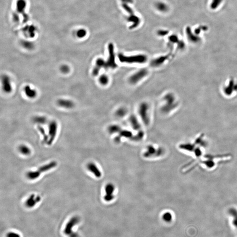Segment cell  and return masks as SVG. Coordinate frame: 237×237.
Wrapping results in <instances>:
<instances>
[{"mask_svg": "<svg viewBox=\"0 0 237 237\" xmlns=\"http://www.w3.org/2000/svg\"><path fill=\"white\" fill-rule=\"evenodd\" d=\"M119 61L121 63L126 64H144L147 60V57L144 54L126 55L120 53L118 55Z\"/></svg>", "mask_w": 237, "mask_h": 237, "instance_id": "1", "label": "cell"}, {"mask_svg": "<svg viewBox=\"0 0 237 237\" xmlns=\"http://www.w3.org/2000/svg\"><path fill=\"white\" fill-rule=\"evenodd\" d=\"M80 222V218L77 216H73L66 224L65 227L64 233L65 235L69 237H80L76 232H73V229Z\"/></svg>", "mask_w": 237, "mask_h": 237, "instance_id": "2", "label": "cell"}, {"mask_svg": "<svg viewBox=\"0 0 237 237\" xmlns=\"http://www.w3.org/2000/svg\"><path fill=\"white\" fill-rule=\"evenodd\" d=\"M164 100L165 104L161 109L164 113H169L176 107L177 104L176 98L175 96L171 93H168L164 96Z\"/></svg>", "mask_w": 237, "mask_h": 237, "instance_id": "3", "label": "cell"}, {"mask_svg": "<svg viewBox=\"0 0 237 237\" xmlns=\"http://www.w3.org/2000/svg\"><path fill=\"white\" fill-rule=\"evenodd\" d=\"M149 110V106L146 102H143L139 106L138 109L139 116L144 124L146 126H148L150 123Z\"/></svg>", "mask_w": 237, "mask_h": 237, "instance_id": "4", "label": "cell"}, {"mask_svg": "<svg viewBox=\"0 0 237 237\" xmlns=\"http://www.w3.org/2000/svg\"><path fill=\"white\" fill-rule=\"evenodd\" d=\"M164 151L162 147L156 148L152 145H147L146 150L144 153L143 156L145 158L158 157L161 156L164 154Z\"/></svg>", "mask_w": 237, "mask_h": 237, "instance_id": "5", "label": "cell"}, {"mask_svg": "<svg viewBox=\"0 0 237 237\" xmlns=\"http://www.w3.org/2000/svg\"><path fill=\"white\" fill-rule=\"evenodd\" d=\"M148 70L145 68L140 69L130 76L128 79L130 84L135 85L144 79L148 74Z\"/></svg>", "mask_w": 237, "mask_h": 237, "instance_id": "6", "label": "cell"}, {"mask_svg": "<svg viewBox=\"0 0 237 237\" xmlns=\"http://www.w3.org/2000/svg\"><path fill=\"white\" fill-rule=\"evenodd\" d=\"M109 57L106 62L107 68L114 69L117 67L116 62V56L114 51V46L113 43H110L108 46Z\"/></svg>", "mask_w": 237, "mask_h": 237, "instance_id": "7", "label": "cell"}, {"mask_svg": "<svg viewBox=\"0 0 237 237\" xmlns=\"http://www.w3.org/2000/svg\"><path fill=\"white\" fill-rule=\"evenodd\" d=\"M58 128V124L55 121H52L49 123L48 133V140L47 144L48 145H51L54 142L57 135Z\"/></svg>", "mask_w": 237, "mask_h": 237, "instance_id": "8", "label": "cell"}, {"mask_svg": "<svg viewBox=\"0 0 237 237\" xmlns=\"http://www.w3.org/2000/svg\"><path fill=\"white\" fill-rule=\"evenodd\" d=\"M27 6V2L26 0H17L16 3V12L23 16V23H26L29 21V17L25 12Z\"/></svg>", "mask_w": 237, "mask_h": 237, "instance_id": "9", "label": "cell"}, {"mask_svg": "<svg viewBox=\"0 0 237 237\" xmlns=\"http://www.w3.org/2000/svg\"><path fill=\"white\" fill-rule=\"evenodd\" d=\"M115 191V186L111 183H107L105 187V195H104V200L107 202H111L115 198L114 192Z\"/></svg>", "mask_w": 237, "mask_h": 237, "instance_id": "10", "label": "cell"}, {"mask_svg": "<svg viewBox=\"0 0 237 237\" xmlns=\"http://www.w3.org/2000/svg\"><path fill=\"white\" fill-rule=\"evenodd\" d=\"M24 35L26 37H34L37 31V28L34 25H28L23 27L22 29Z\"/></svg>", "mask_w": 237, "mask_h": 237, "instance_id": "11", "label": "cell"}, {"mask_svg": "<svg viewBox=\"0 0 237 237\" xmlns=\"http://www.w3.org/2000/svg\"><path fill=\"white\" fill-rule=\"evenodd\" d=\"M87 170L92 173L97 178H100L102 177V173L98 166L93 162H90L87 165Z\"/></svg>", "mask_w": 237, "mask_h": 237, "instance_id": "12", "label": "cell"}, {"mask_svg": "<svg viewBox=\"0 0 237 237\" xmlns=\"http://www.w3.org/2000/svg\"><path fill=\"white\" fill-rule=\"evenodd\" d=\"M41 200V197L39 195L36 194H31L28 198L26 199L25 204L26 206L28 208H32L34 207Z\"/></svg>", "mask_w": 237, "mask_h": 237, "instance_id": "13", "label": "cell"}, {"mask_svg": "<svg viewBox=\"0 0 237 237\" xmlns=\"http://www.w3.org/2000/svg\"><path fill=\"white\" fill-rule=\"evenodd\" d=\"M128 23H131L132 25L129 27L131 29H134L138 27L141 23V19L140 17L136 15L135 14L129 15L127 18Z\"/></svg>", "mask_w": 237, "mask_h": 237, "instance_id": "14", "label": "cell"}, {"mask_svg": "<svg viewBox=\"0 0 237 237\" xmlns=\"http://www.w3.org/2000/svg\"><path fill=\"white\" fill-rule=\"evenodd\" d=\"M107 68L106 62L101 58H99L96 61V65L92 71V74L96 76L100 72L101 68Z\"/></svg>", "mask_w": 237, "mask_h": 237, "instance_id": "15", "label": "cell"}, {"mask_svg": "<svg viewBox=\"0 0 237 237\" xmlns=\"http://www.w3.org/2000/svg\"><path fill=\"white\" fill-rule=\"evenodd\" d=\"M3 89L6 93H10L12 90L11 80L8 76L4 75L2 78Z\"/></svg>", "mask_w": 237, "mask_h": 237, "instance_id": "16", "label": "cell"}, {"mask_svg": "<svg viewBox=\"0 0 237 237\" xmlns=\"http://www.w3.org/2000/svg\"><path fill=\"white\" fill-rule=\"evenodd\" d=\"M129 123L131 128L134 131H140L141 130V123L134 115H131L129 118Z\"/></svg>", "mask_w": 237, "mask_h": 237, "instance_id": "17", "label": "cell"}, {"mask_svg": "<svg viewBox=\"0 0 237 237\" xmlns=\"http://www.w3.org/2000/svg\"><path fill=\"white\" fill-rule=\"evenodd\" d=\"M156 9L158 12L163 13L168 12L169 7L167 3L162 1L156 2L155 4Z\"/></svg>", "mask_w": 237, "mask_h": 237, "instance_id": "18", "label": "cell"}, {"mask_svg": "<svg viewBox=\"0 0 237 237\" xmlns=\"http://www.w3.org/2000/svg\"><path fill=\"white\" fill-rule=\"evenodd\" d=\"M57 166V162L55 161H51L50 163L40 167L38 169L39 170L40 172H41V173H45L53 169Z\"/></svg>", "mask_w": 237, "mask_h": 237, "instance_id": "19", "label": "cell"}, {"mask_svg": "<svg viewBox=\"0 0 237 237\" xmlns=\"http://www.w3.org/2000/svg\"><path fill=\"white\" fill-rule=\"evenodd\" d=\"M119 136L116 137V140H115L116 142H120L122 137L131 139L134 136L131 131L126 130H122L119 133Z\"/></svg>", "mask_w": 237, "mask_h": 237, "instance_id": "20", "label": "cell"}, {"mask_svg": "<svg viewBox=\"0 0 237 237\" xmlns=\"http://www.w3.org/2000/svg\"><path fill=\"white\" fill-rule=\"evenodd\" d=\"M168 58V56H167V55L157 57V58L154 59L151 62V65L154 67L160 66V65L164 64V62Z\"/></svg>", "mask_w": 237, "mask_h": 237, "instance_id": "21", "label": "cell"}, {"mask_svg": "<svg viewBox=\"0 0 237 237\" xmlns=\"http://www.w3.org/2000/svg\"><path fill=\"white\" fill-rule=\"evenodd\" d=\"M41 172L38 169L36 170H30L27 172L26 174V178L30 181H34L40 178L41 175Z\"/></svg>", "mask_w": 237, "mask_h": 237, "instance_id": "22", "label": "cell"}, {"mask_svg": "<svg viewBox=\"0 0 237 237\" xmlns=\"http://www.w3.org/2000/svg\"><path fill=\"white\" fill-rule=\"evenodd\" d=\"M57 104L59 106L65 108H72L74 106V103L72 101L68 99H59L57 101Z\"/></svg>", "mask_w": 237, "mask_h": 237, "instance_id": "23", "label": "cell"}, {"mask_svg": "<svg viewBox=\"0 0 237 237\" xmlns=\"http://www.w3.org/2000/svg\"><path fill=\"white\" fill-rule=\"evenodd\" d=\"M18 151L19 153L25 156H28L30 155L31 153V150L29 147L25 145H22L18 147Z\"/></svg>", "mask_w": 237, "mask_h": 237, "instance_id": "24", "label": "cell"}, {"mask_svg": "<svg viewBox=\"0 0 237 237\" xmlns=\"http://www.w3.org/2000/svg\"><path fill=\"white\" fill-rule=\"evenodd\" d=\"M24 92L26 95L29 98H34L37 96V91L32 89L30 86L27 85L24 87Z\"/></svg>", "mask_w": 237, "mask_h": 237, "instance_id": "25", "label": "cell"}, {"mask_svg": "<svg viewBox=\"0 0 237 237\" xmlns=\"http://www.w3.org/2000/svg\"><path fill=\"white\" fill-rule=\"evenodd\" d=\"M122 128L119 125L113 124L110 125L108 128V131L110 134H119L121 131Z\"/></svg>", "mask_w": 237, "mask_h": 237, "instance_id": "26", "label": "cell"}, {"mask_svg": "<svg viewBox=\"0 0 237 237\" xmlns=\"http://www.w3.org/2000/svg\"><path fill=\"white\" fill-rule=\"evenodd\" d=\"M22 47L27 50H32L34 48V44L29 40H23L21 41Z\"/></svg>", "mask_w": 237, "mask_h": 237, "instance_id": "27", "label": "cell"}, {"mask_svg": "<svg viewBox=\"0 0 237 237\" xmlns=\"http://www.w3.org/2000/svg\"><path fill=\"white\" fill-rule=\"evenodd\" d=\"M98 81L101 85L105 86L107 85L109 83V78L107 75L102 74L99 77Z\"/></svg>", "mask_w": 237, "mask_h": 237, "instance_id": "28", "label": "cell"}, {"mask_svg": "<svg viewBox=\"0 0 237 237\" xmlns=\"http://www.w3.org/2000/svg\"><path fill=\"white\" fill-rule=\"evenodd\" d=\"M229 214L233 217V225L237 230V210L236 209H230L229 210Z\"/></svg>", "mask_w": 237, "mask_h": 237, "instance_id": "29", "label": "cell"}, {"mask_svg": "<svg viewBox=\"0 0 237 237\" xmlns=\"http://www.w3.org/2000/svg\"><path fill=\"white\" fill-rule=\"evenodd\" d=\"M33 120L37 124L40 125H43L45 124L47 122V119L45 117H42V116H37L34 117L33 119Z\"/></svg>", "mask_w": 237, "mask_h": 237, "instance_id": "30", "label": "cell"}, {"mask_svg": "<svg viewBox=\"0 0 237 237\" xmlns=\"http://www.w3.org/2000/svg\"><path fill=\"white\" fill-rule=\"evenodd\" d=\"M37 129L40 133L41 134V135L43 136V142L47 144L48 142V134H46L45 129L43 127H41V126H40V125H38L37 126Z\"/></svg>", "mask_w": 237, "mask_h": 237, "instance_id": "31", "label": "cell"}, {"mask_svg": "<svg viewBox=\"0 0 237 237\" xmlns=\"http://www.w3.org/2000/svg\"><path fill=\"white\" fill-rule=\"evenodd\" d=\"M186 31L188 38H189L190 40H191L192 41H197V40L199 39L197 37L195 36L193 34L190 27H187V29H186Z\"/></svg>", "mask_w": 237, "mask_h": 237, "instance_id": "32", "label": "cell"}, {"mask_svg": "<svg viewBox=\"0 0 237 237\" xmlns=\"http://www.w3.org/2000/svg\"><path fill=\"white\" fill-rule=\"evenodd\" d=\"M144 132L142 131L141 130V131H138L137 134L134 135L131 139L132 140H134V142H139V141H141L144 138Z\"/></svg>", "mask_w": 237, "mask_h": 237, "instance_id": "33", "label": "cell"}, {"mask_svg": "<svg viewBox=\"0 0 237 237\" xmlns=\"http://www.w3.org/2000/svg\"><path fill=\"white\" fill-rule=\"evenodd\" d=\"M127 110L124 108L121 107L118 109L116 112V115L119 118H123L126 116Z\"/></svg>", "mask_w": 237, "mask_h": 237, "instance_id": "34", "label": "cell"}, {"mask_svg": "<svg viewBox=\"0 0 237 237\" xmlns=\"http://www.w3.org/2000/svg\"><path fill=\"white\" fill-rule=\"evenodd\" d=\"M87 31L85 29H80L76 32V36L79 38H83L86 36Z\"/></svg>", "mask_w": 237, "mask_h": 237, "instance_id": "35", "label": "cell"}, {"mask_svg": "<svg viewBox=\"0 0 237 237\" xmlns=\"http://www.w3.org/2000/svg\"><path fill=\"white\" fill-rule=\"evenodd\" d=\"M122 7L123 9H124L129 15L134 13V11L131 7H130L129 4H127L122 3Z\"/></svg>", "mask_w": 237, "mask_h": 237, "instance_id": "36", "label": "cell"}, {"mask_svg": "<svg viewBox=\"0 0 237 237\" xmlns=\"http://www.w3.org/2000/svg\"><path fill=\"white\" fill-rule=\"evenodd\" d=\"M222 1L223 0H213L210 5L211 9H217L221 4Z\"/></svg>", "mask_w": 237, "mask_h": 237, "instance_id": "37", "label": "cell"}, {"mask_svg": "<svg viewBox=\"0 0 237 237\" xmlns=\"http://www.w3.org/2000/svg\"><path fill=\"white\" fill-rule=\"evenodd\" d=\"M169 32L166 29H160L157 31V34L159 37H165L168 34Z\"/></svg>", "mask_w": 237, "mask_h": 237, "instance_id": "38", "label": "cell"}, {"mask_svg": "<svg viewBox=\"0 0 237 237\" xmlns=\"http://www.w3.org/2000/svg\"><path fill=\"white\" fill-rule=\"evenodd\" d=\"M163 217L165 221H167V222H169V221H171L172 219V214L169 212H166V213H164Z\"/></svg>", "mask_w": 237, "mask_h": 237, "instance_id": "39", "label": "cell"}, {"mask_svg": "<svg viewBox=\"0 0 237 237\" xmlns=\"http://www.w3.org/2000/svg\"><path fill=\"white\" fill-rule=\"evenodd\" d=\"M168 40L169 42L172 43H178L179 40L177 36L175 35H171L168 37Z\"/></svg>", "mask_w": 237, "mask_h": 237, "instance_id": "40", "label": "cell"}, {"mask_svg": "<svg viewBox=\"0 0 237 237\" xmlns=\"http://www.w3.org/2000/svg\"><path fill=\"white\" fill-rule=\"evenodd\" d=\"M19 14L17 12H14L12 15V19L14 22L15 23H18L20 22V16Z\"/></svg>", "mask_w": 237, "mask_h": 237, "instance_id": "41", "label": "cell"}, {"mask_svg": "<svg viewBox=\"0 0 237 237\" xmlns=\"http://www.w3.org/2000/svg\"><path fill=\"white\" fill-rule=\"evenodd\" d=\"M60 70L63 73H67L70 71V68H69L68 65H62V66H61L60 68Z\"/></svg>", "mask_w": 237, "mask_h": 237, "instance_id": "42", "label": "cell"}, {"mask_svg": "<svg viewBox=\"0 0 237 237\" xmlns=\"http://www.w3.org/2000/svg\"><path fill=\"white\" fill-rule=\"evenodd\" d=\"M6 237H21V236L16 232H9L6 235Z\"/></svg>", "mask_w": 237, "mask_h": 237, "instance_id": "43", "label": "cell"}, {"mask_svg": "<svg viewBox=\"0 0 237 237\" xmlns=\"http://www.w3.org/2000/svg\"><path fill=\"white\" fill-rule=\"evenodd\" d=\"M122 3L127 4H132L133 3V0H121Z\"/></svg>", "mask_w": 237, "mask_h": 237, "instance_id": "44", "label": "cell"}]
</instances>
